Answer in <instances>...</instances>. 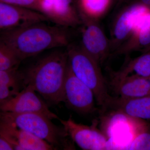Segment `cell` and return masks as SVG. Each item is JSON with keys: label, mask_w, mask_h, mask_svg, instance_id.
I'll use <instances>...</instances> for the list:
<instances>
[{"label": "cell", "mask_w": 150, "mask_h": 150, "mask_svg": "<svg viewBox=\"0 0 150 150\" xmlns=\"http://www.w3.org/2000/svg\"><path fill=\"white\" fill-rule=\"evenodd\" d=\"M35 92L31 86H26L15 96L0 104L1 111L40 113L51 120H59L60 118L49 110L47 105L36 95Z\"/></svg>", "instance_id": "cell-10"}, {"label": "cell", "mask_w": 150, "mask_h": 150, "mask_svg": "<svg viewBox=\"0 0 150 150\" xmlns=\"http://www.w3.org/2000/svg\"><path fill=\"white\" fill-rule=\"evenodd\" d=\"M122 68L117 71H112L111 76L121 77L136 75L143 77L150 76V46L142 51L139 56L132 59L126 58Z\"/></svg>", "instance_id": "cell-16"}, {"label": "cell", "mask_w": 150, "mask_h": 150, "mask_svg": "<svg viewBox=\"0 0 150 150\" xmlns=\"http://www.w3.org/2000/svg\"><path fill=\"white\" fill-rule=\"evenodd\" d=\"M1 121L9 123L48 142L55 150H75L74 142L64 127L54 124L51 119L38 113L1 111Z\"/></svg>", "instance_id": "cell-3"}, {"label": "cell", "mask_w": 150, "mask_h": 150, "mask_svg": "<svg viewBox=\"0 0 150 150\" xmlns=\"http://www.w3.org/2000/svg\"><path fill=\"white\" fill-rule=\"evenodd\" d=\"M0 83L18 93L25 87L23 73L18 68L0 71Z\"/></svg>", "instance_id": "cell-20"}, {"label": "cell", "mask_w": 150, "mask_h": 150, "mask_svg": "<svg viewBox=\"0 0 150 150\" xmlns=\"http://www.w3.org/2000/svg\"><path fill=\"white\" fill-rule=\"evenodd\" d=\"M0 2L23 7L40 12L39 0H0Z\"/></svg>", "instance_id": "cell-21"}, {"label": "cell", "mask_w": 150, "mask_h": 150, "mask_svg": "<svg viewBox=\"0 0 150 150\" xmlns=\"http://www.w3.org/2000/svg\"><path fill=\"white\" fill-rule=\"evenodd\" d=\"M19 93L0 83V104L13 98Z\"/></svg>", "instance_id": "cell-22"}, {"label": "cell", "mask_w": 150, "mask_h": 150, "mask_svg": "<svg viewBox=\"0 0 150 150\" xmlns=\"http://www.w3.org/2000/svg\"><path fill=\"white\" fill-rule=\"evenodd\" d=\"M14 150L13 145L8 140L0 136V150Z\"/></svg>", "instance_id": "cell-23"}, {"label": "cell", "mask_w": 150, "mask_h": 150, "mask_svg": "<svg viewBox=\"0 0 150 150\" xmlns=\"http://www.w3.org/2000/svg\"><path fill=\"white\" fill-rule=\"evenodd\" d=\"M114 0H76L80 13L98 20L106 13Z\"/></svg>", "instance_id": "cell-17"}, {"label": "cell", "mask_w": 150, "mask_h": 150, "mask_svg": "<svg viewBox=\"0 0 150 150\" xmlns=\"http://www.w3.org/2000/svg\"><path fill=\"white\" fill-rule=\"evenodd\" d=\"M49 21L43 14L31 9L0 2L1 31L27 27Z\"/></svg>", "instance_id": "cell-11"}, {"label": "cell", "mask_w": 150, "mask_h": 150, "mask_svg": "<svg viewBox=\"0 0 150 150\" xmlns=\"http://www.w3.org/2000/svg\"><path fill=\"white\" fill-rule=\"evenodd\" d=\"M107 109L130 118L150 120V95L131 99L112 97Z\"/></svg>", "instance_id": "cell-14"}, {"label": "cell", "mask_w": 150, "mask_h": 150, "mask_svg": "<svg viewBox=\"0 0 150 150\" xmlns=\"http://www.w3.org/2000/svg\"><path fill=\"white\" fill-rule=\"evenodd\" d=\"M68 62L67 48L65 51L54 50L23 71L25 86H31L52 104L64 102V83Z\"/></svg>", "instance_id": "cell-2"}, {"label": "cell", "mask_w": 150, "mask_h": 150, "mask_svg": "<svg viewBox=\"0 0 150 150\" xmlns=\"http://www.w3.org/2000/svg\"><path fill=\"white\" fill-rule=\"evenodd\" d=\"M138 2L150 8V0H138Z\"/></svg>", "instance_id": "cell-24"}, {"label": "cell", "mask_w": 150, "mask_h": 150, "mask_svg": "<svg viewBox=\"0 0 150 150\" xmlns=\"http://www.w3.org/2000/svg\"><path fill=\"white\" fill-rule=\"evenodd\" d=\"M22 61L12 48L0 41V71L18 68Z\"/></svg>", "instance_id": "cell-19"}, {"label": "cell", "mask_w": 150, "mask_h": 150, "mask_svg": "<svg viewBox=\"0 0 150 150\" xmlns=\"http://www.w3.org/2000/svg\"><path fill=\"white\" fill-rule=\"evenodd\" d=\"M44 22L1 31L0 41L12 48L22 61L46 50L67 48L72 43L74 28Z\"/></svg>", "instance_id": "cell-1"}, {"label": "cell", "mask_w": 150, "mask_h": 150, "mask_svg": "<svg viewBox=\"0 0 150 150\" xmlns=\"http://www.w3.org/2000/svg\"><path fill=\"white\" fill-rule=\"evenodd\" d=\"M121 149L150 150V124H142L131 142Z\"/></svg>", "instance_id": "cell-18"}, {"label": "cell", "mask_w": 150, "mask_h": 150, "mask_svg": "<svg viewBox=\"0 0 150 150\" xmlns=\"http://www.w3.org/2000/svg\"><path fill=\"white\" fill-rule=\"evenodd\" d=\"M149 79H150V77H149Z\"/></svg>", "instance_id": "cell-26"}, {"label": "cell", "mask_w": 150, "mask_h": 150, "mask_svg": "<svg viewBox=\"0 0 150 150\" xmlns=\"http://www.w3.org/2000/svg\"><path fill=\"white\" fill-rule=\"evenodd\" d=\"M150 12V8L137 2L119 14L112 28L111 54L129 38L137 23Z\"/></svg>", "instance_id": "cell-8"}, {"label": "cell", "mask_w": 150, "mask_h": 150, "mask_svg": "<svg viewBox=\"0 0 150 150\" xmlns=\"http://www.w3.org/2000/svg\"><path fill=\"white\" fill-rule=\"evenodd\" d=\"M109 85L118 97L123 99H134L150 95L149 78L136 75L111 77Z\"/></svg>", "instance_id": "cell-13"}, {"label": "cell", "mask_w": 150, "mask_h": 150, "mask_svg": "<svg viewBox=\"0 0 150 150\" xmlns=\"http://www.w3.org/2000/svg\"><path fill=\"white\" fill-rule=\"evenodd\" d=\"M116 2L117 6L121 5L123 3L129 1V0H114Z\"/></svg>", "instance_id": "cell-25"}, {"label": "cell", "mask_w": 150, "mask_h": 150, "mask_svg": "<svg viewBox=\"0 0 150 150\" xmlns=\"http://www.w3.org/2000/svg\"><path fill=\"white\" fill-rule=\"evenodd\" d=\"M64 97V102L79 113L90 114L96 110L93 92L76 76L69 62L65 81Z\"/></svg>", "instance_id": "cell-6"}, {"label": "cell", "mask_w": 150, "mask_h": 150, "mask_svg": "<svg viewBox=\"0 0 150 150\" xmlns=\"http://www.w3.org/2000/svg\"><path fill=\"white\" fill-rule=\"evenodd\" d=\"M59 120L73 142L82 149L108 150V139L97 128L96 120L90 126L76 123L71 116L67 120Z\"/></svg>", "instance_id": "cell-7"}, {"label": "cell", "mask_w": 150, "mask_h": 150, "mask_svg": "<svg viewBox=\"0 0 150 150\" xmlns=\"http://www.w3.org/2000/svg\"><path fill=\"white\" fill-rule=\"evenodd\" d=\"M66 48L73 72L92 91L98 105L103 110H106L112 97L108 93L107 83L103 75L101 66L80 45L72 42Z\"/></svg>", "instance_id": "cell-4"}, {"label": "cell", "mask_w": 150, "mask_h": 150, "mask_svg": "<svg viewBox=\"0 0 150 150\" xmlns=\"http://www.w3.org/2000/svg\"><path fill=\"white\" fill-rule=\"evenodd\" d=\"M150 46V12L139 22L131 36L112 54L128 56L134 51H143Z\"/></svg>", "instance_id": "cell-15"}, {"label": "cell", "mask_w": 150, "mask_h": 150, "mask_svg": "<svg viewBox=\"0 0 150 150\" xmlns=\"http://www.w3.org/2000/svg\"><path fill=\"white\" fill-rule=\"evenodd\" d=\"M39 11L57 25L75 28L82 24L76 0H39Z\"/></svg>", "instance_id": "cell-9"}, {"label": "cell", "mask_w": 150, "mask_h": 150, "mask_svg": "<svg viewBox=\"0 0 150 150\" xmlns=\"http://www.w3.org/2000/svg\"><path fill=\"white\" fill-rule=\"evenodd\" d=\"M0 136L13 145L14 150H53L55 149L48 142L16 126L1 121Z\"/></svg>", "instance_id": "cell-12"}, {"label": "cell", "mask_w": 150, "mask_h": 150, "mask_svg": "<svg viewBox=\"0 0 150 150\" xmlns=\"http://www.w3.org/2000/svg\"><path fill=\"white\" fill-rule=\"evenodd\" d=\"M80 13L82 25L80 45L101 66L111 54L110 40L98 24V20Z\"/></svg>", "instance_id": "cell-5"}]
</instances>
